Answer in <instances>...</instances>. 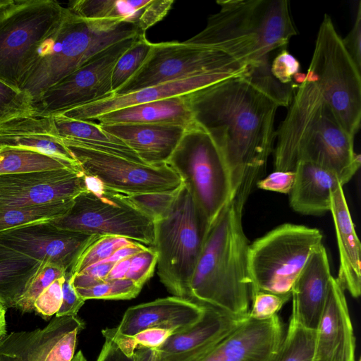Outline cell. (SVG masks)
Here are the masks:
<instances>
[{
	"mask_svg": "<svg viewBox=\"0 0 361 361\" xmlns=\"http://www.w3.org/2000/svg\"><path fill=\"white\" fill-rule=\"evenodd\" d=\"M157 262V254L153 247H146L130 257L126 279L142 287L147 281L152 276Z\"/></svg>",
	"mask_w": 361,
	"mask_h": 361,
	"instance_id": "44",
	"label": "cell"
},
{
	"mask_svg": "<svg viewBox=\"0 0 361 361\" xmlns=\"http://www.w3.org/2000/svg\"><path fill=\"white\" fill-rule=\"evenodd\" d=\"M177 192L145 193L127 197L154 222L166 213Z\"/></svg>",
	"mask_w": 361,
	"mask_h": 361,
	"instance_id": "43",
	"label": "cell"
},
{
	"mask_svg": "<svg viewBox=\"0 0 361 361\" xmlns=\"http://www.w3.org/2000/svg\"><path fill=\"white\" fill-rule=\"evenodd\" d=\"M71 361H87V360L84 356L82 352L80 350L76 354H75Z\"/></svg>",
	"mask_w": 361,
	"mask_h": 361,
	"instance_id": "55",
	"label": "cell"
},
{
	"mask_svg": "<svg viewBox=\"0 0 361 361\" xmlns=\"http://www.w3.org/2000/svg\"><path fill=\"white\" fill-rule=\"evenodd\" d=\"M131 257L132 256L128 257L117 261L109 273L105 281L126 279Z\"/></svg>",
	"mask_w": 361,
	"mask_h": 361,
	"instance_id": "52",
	"label": "cell"
},
{
	"mask_svg": "<svg viewBox=\"0 0 361 361\" xmlns=\"http://www.w3.org/2000/svg\"><path fill=\"white\" fill-rule=\"evenodd\" d=\"M291 294H278L259 290L250 297L248 316L257 319H268L275 314L290 300Z\"/></svg>",
	"mask_w": 361,
	"mask_h": 361,
	"instance_id": "42",
	"label": "cell"
},
{
	"mask_svg": "<svg viewBox=\"0 0 361 361\" xmlns=\"http://www.w3.org/2000/svg\"><path fill=\"white\" fill-rule=\"evenodd\" d=\"M87 189L73 200L63 215L49 222L71 231L98 236H119L153 246L154 222L126 195L103 188L85 176Z\"/></svg>",
	"mask_w": 361,
	"mask_h": 361,
	"instance_id": "8",
	"label": "cell"
},
{
	"mask_svg": "<svg viewBox=\"0 0 361 361\" xmlns=\"http://www.w3.org/2000/svg\"><path fill=\"white\" fill-rule=\"evenodd\" d=\"M316 330L307 329L290 315L288 327L274 361H313Z\"/></svg>",
	"mask_w": 361,
	"mask_h": 361,
	"instance_id": "34",
	"label": "cell"
},
{
	"mask_svg": "<svg viewBox=\"0 0 361 361\" xmlns=\"http://www.w3.org/2000/svg\"><path fill=\"white\" fill-rule=\"evenodd\" d=\"M235 78L223 73H209L192 75L145 87L132 92L113 95L60 113L66 117L92 121L104 114L140 104L169 97L185 95L214 83Z\"/></svg>",
	"mask_w": 361,
	"mask_h": 361,
	"instance_id": "20",
	"label": "cell"
},
{
	"mask_svg": "<svg viewBox=\"0 0 361 361\" xmlns=\"http://www.w3.org/2000/svg\"><path fill=\"white\" fill-rule=\"evenodd\" d=\"M142 287L127 279H114L103 281L94 286L75 289L84 300H129L135 298Z\"/></svg>",
	"mask_w": 361,
	"mask_h": 361,
	"instance_id": "40",
	"label": "cell"
},
{
	"mask_svg": "<svg viewBox=\"0 0 361 361\" xmlns=\"http://www.w3.org/2000/svg\"><path fill=\"white\" fill-rule=\"evenodd\" d=\"M133 361H159L150 348H141L135 350L132 356Z\"/></svg>",
	"mask_w": 361,
	"mask_h": 361,
	"instance_id": "53",
	"label": "cell"
},
{
	"mask_svg": "<svg viewBox=\"0 0 361 361\" xmlns=\"http://www.w3.org/2000/svg\"><path fill=\"white\" fill-rule=\"evenodd\" d=\"M105 341L96 361H133L132 357L125 355L110 338Z\"/></svg>",
	"mask_w": 361,
	"mask_h": 361,
	"instance_id": "51",
	"label": "cell"
},
{
	"mask_svg": "<svg viewBox=\"0 0 361 361\" xmlns=\"http://www.w3.org/2000/svg\"><path fill=\"white\" fill-rule=\"evenodd\" d=\"M133 240L119 236H101L90 244L82 253L71 270L72 274L106 260L117 250L133 243Z\"/></svg>",
	"mask_w": 361,
	"mask_h": 361,
	"instance_id": "38",
	"label": "cell"
},
{
	"mask_svg": "<svg viewBox=\"0 0 361 361\" xmlns=\"http://www.w3.org/2000/svg\"><path fill=\"white\" fill-rule=\"evenodd\" d=\"M185 96L195 122L210 135L226 164L232 200L244 205L273 151L279 106L243 78Z\"/></svg>",
	"mask_w": 361,
	"mask_h": 361,
	"instance_id": "1",
	"label": "cell"
},
{
	"mask_svg": "<svg viewBox=\"0 0 361 361\" xmlns=\"http://www.w3.org/2000/svg\"><path fill=\"white\" fill-rule=\"evenodd\" d=\"M270 65V58H268L255 66H247L243 78L271 98L279 106H288L293 100L294 90L299 85L294 82L290 84L280 82L271 74Z\"/></svg>",
	"mask_w": 361,
	"mask_h": 361,
	"instance_id": "35",
	"label": "cell"
},
{
	"mask_svg": "<svg viewBox=\"0 0 361 361\" xmlns=\"http://www.w3.org/2000/svg\"><path fill=\"white\" fill-rule=\"evenodd\" d=\"M57 136L90 148L144 164L121 140L91 121L74 119L61 114L51 116Z\"/></svg>",
	"mask_w": 361,
	"mask_h": 361,
	"instance_id": "29",
	"label": "cell"
},
{
	"mask_svg": "<svg viewBox=\"0 0 361 361\" xmlns=\"http://www.w3.org/2000/svg\"><path fill=\"white\" fill-rule=\"evenodd\" d=\"M176 333L174 330L160 328L146 329L130 336L118 334L114 328H106L102 331L104 338L111 339L125 355L130 357L136 349H156L160 347L169 336Z\"/></svg>",
	"mask_w": 361,
	"mask_h": 361,
	"instance_id": "37",
	"label": "cell"
},
{
	"mask_svg": "<svg viewBox=\"0 0 361 361\" xmlns=\"http://www.w3.org/2000/svg\"><path fill=\"white\" fill-rule=\"evenodd\" d=\"M202 361H223V360H221V359L215 357L211 353L207 357H205Z\"/></svg>",
	"mask_w": 361,
	"mask_h": 361,
	"instance_id": "56",
	"label": "cell"
},
{
	"mask_svg": "<svg viewBox=\"0 0 361 361\" xmlns=\"http://www.w3.org/2000/svg\"><path fill=\"white\" fill-rule=\"evenodd\" d=\"M330 212L340 258L336 280L344 290L357 298L361 293V244L341 185L332 193Z\"/></svg>",
	"mask_w": 361,
	"mask_h": 361,
	"instance_id": "23",
	"label": "cell"
},
{
	"mask_svg": "<svg viewBox=\"0 0 361 361\" xmlns=\"http://www.w3.org/2000/svg\"><path fill=\"white\" fill-rule=\"evenodd\" d=\"M150 0H76L67 7L85 19L120 20L135 23Z\"/></svg>",
	"mask_w": 361,
	"mask_h": 361,
	"instance_id": "32",
	"label": "cell"
},
{
	"mask_svg": "<svg viewBox=\"0 0 361 361\" xmlns=\"http://www.w3.org/2000/svg\"><path fill=\"white\" fill-rule=\"evenodd\" d=\"M61 169L82 171L77 162L37 151L16 147L0 148V176Z\"/></svg>",
	"mask_w": 361,
	"mask_h": 361,
	"instance_id": "31",
	"label": "cell"
},
{
	"mask_svg": "<svg viewBox=\"0 0 361 361\" xmlns=\"http://www.w3.org/2000/svg\"><path fill=\"white\" fill-rule=\"evenodd\" d=\"M247 317H233L208 307L205 314L197 323L171 335L162 345L152 350L156 358L161 359L217 344Z\"/></svg>",
	"mask_w": 361,
	"mask_h": 361,
	"instance_id": "25",
	"label": "cell"
},
{
	"mask_svg": "<svg viewBox=\"0 0 361 361\" xmlns=\"http://www.w3.org/2000/svg\"><path fill=\"white\" fill-rule=\"evenodd\" d=\"M152 42L145 33L140 34L117 60L112 71L111 87L114 92L140 68L150 50Z\"/></svg>",
	"mask_w": 361,
	"mask_h": 361,
	"instance_id": "36",
	"label": "cell"
},
{
	"mask_svg": "<svg viewBox=\"0 0 361 361\" xmlns=\"http://www.w3.org/2000/svg\"><path fill=\"white\" fill-rule=\"evenodd\" d=\"M135 23L85 19L66 8L57 25L37 44L19 90L31 100L112 44L142 34Z\"/></svg>",
	"mask_w": 361,
	"mask_h": 361,
	"instance_id": "5",
	"label": "cell"
},
{
	"mask_svg": "<svg viewBox=\"0 0 361 361\" xmlns=\"http://www.w3.org/2000/svg\"><path fill=\"white\" fill-rule=\"evenodd\" d=\"M322 244L318 229L293 224L280 225L250 244V297L259 290L291 294L295 279Z\"/></svg>",
	"mask_w": 361,
	"mask_h": 361,
	"instance_id": "9",
	"label": "cell"
},
{
	"mask_svg": "<svg viewBox=\"0 0 361 361\" xmlns=\"http://www.w3.org/2000/svg\"><path fill=\"white\" fill-rule=\"evenodd\" d=\"M105 131L121 140L147 165L167 164L183 136V126L147 123L102 124Z\"/></svg>",
	"mask_w": 361,
	"mask_h": 361,
	"instance_id": "22",
	"label": "cell"
},
{
	"mask_svg": "<svg viewBox=\"0 0 361 361\" xmlns=\"http://www.w3.org/2000/svg\"><path fill=\"white\" fill-rule=\"evenodd\" d=\"M32 113L30 99L24 92L0 80V124Z\"/></svg>",
	"mask_w": 361,
	"mask_h": 361,
	"instance_id": "41",
	"label": "cell"
},
{
	"mask_svg": "<svg viewBox=\"0 0 361 361\" xmlns=\"http://www.w3.org/2000/svg\"><path fill=\"white\" fill-rule=\"evenodd\" d=\"M87 189L82 171L61 169L0 176V207L73 200Z\"/></svg>",
	"mask_w": 361,
	"mask_h": 361,
	"instance_id": "16",
	"label": "cell"
},
{
	"mask_svg": "<svg viewBox=\"0 0 361 361\" xmlns=\"http://www.w3.org/2000/svg\"><path fill=\"white\" fill-rule=\"evenodd\" d=\"M73 200L32 206L0 207V232L54 219L68 211Z\"/></svg>",
	"mask_w": 361,
	"mask_h": 361,
	"instance_id": "33",
	"label": "cell"
},
{
	"mask_svg": "<svg viewBox=\"0 0 361 361\" xmlns=\"http://www.w3.org/2000/svg\"><path fill=\"white\" fill-rule=\"evenodd\" d=\"M41 263L0 245V301L14 307Z\"/></svg>",
	"mask_w": 361,
	"mask_h": 361,
	"instance_id": "30",
	"label": "cell"
},
{
	"mask_svg": "<svg viewBox=\"0 0 361 361\" xmlns=\"http://www.w3.org/2000/svg\"><path fill=\"white\" fill-rule=\"evenodd\" d=\"M99 237L61 229L49 221L1 231L0 245L71 272L82 253Z\"/></svg>",
	"mask_w": 361,
	"mask_h": 361,
	"instance_id": "15",
	"label": "cell"
},
{
	"mask_svg": "<svg viewBox=\"0 0 361 361\" xmlns=\"http://www.w3.org/2000/svg\"><path fill=\"white\" fill-rule=\"evenodd\" d=\"M343 44L357 67L361 68V2L359 1L354 24Z\"/></svg>",
	"mask_w": 361,
	"mask_h": 361,
	"instance_id": "50",
	"label": "cell"
},
{
	"mask_svg": "<svg viewBox=\"0 0 361 361\" xmlns=\"http://www.w3.org/2000/svg\"><path fill=\"white\" fill-rule=\"evenodd\" d=\"M247 71L246 65L215 49L185 42L152 43L142 66L114 95L209 73L243 78Z\"/></svg>",
	"mask_w": 361,
	"mask_h": 361,
	"instance_id": "12",
	"label": "cell"
},
{
	"mask_svg": "<svg viewBox=\"0 0 361 361\" xmlns=\"http://www.w3.org/2000/svg\"><path fill=\"white\" fill-rule=\"evenodd\" d=\"M136 37L118 42L107 47L49 88L32 103V114L51 116L113 96V68Z\"/></svg>",
	"mask_w": 361,
	"mask_h": 361,
	"instance_id": "14",
	"label": "cell"
},
{
	"mask_svg": "<svg viewBox=\"0 0 361 361\" xmlns=\"http://www.w3.org/2000/svg\"><path fill=\"white\" fill-rule=\"evenodd\" d=\"M294 171L295 182L289 193L292 209L306 215H321L330 212L332 193L341 185L338 178L307 161H298Z\"/></svg>",
	"mask_w": 361,
	"mask_h": 361,
	"instance_id": "26",
	"label": "cell"
},
{
	"mask_svg": "<svg viewBox=\"0 0 361 361\" xmlns=\"http://www.w3.org/2000/svg\"><path fill=\"white\" fill-rule=\"evenodd\" d=\"M284 335L277 314L265 319L248 316L217 345L212 354L223 361H274Z\"/></svg>",
	"mask_w": 361,
	"mask_h": 361,
	"instance_id": "18",
	"label": "cell"
},
{
	"mask_svg": "<svg viewBox=\"0 0 361 361\" xmlns=\"http://www.w3.org/2000/svg\"><path fill=\"white\" fill-rule=\"evenodd\" d=\"M7 309L8 307L0 301V340L7 334L6 321Z\"/></svg>",
	"mask_w": 361,
	"mask_h": 361,
	"instance_id": "54",
	"label": "cell"
},
{
	"mask_svg": "<svg viewBox=\"0 0 361 361\" xmlns=\"http://www.w3.org/2000/svg\"><path fill=\"white\" fill-rule=\"evenodd\" d=\"M210 225L183 185L166 213L154 221L158 275L173 295L189 299L190 282Z\"/></svg>",
	"mask_w": 361,
	"mask_h": 361,
	"instance_id": "6",
	"label": "cell"
},
{
	"mask_svg": "<svg viewBox=\"0 0 361 361\" xmlns=\"http://www.w3.org/2000/svg\"><path fill=\"white\" fill-rule=\"evenodd\" d=\"M66 9L54 0H13L0 9V80L19 90L34 50Z\"/></svg>",
	"mask_w": 361,
	"mask_h": 361,
	"instance_id": "11",
	"label": "cell"
},
{
	"mask_svg": "<svg viewBox=\"0 0 361 361\" xmlns=\"http://www.w3.org/2000/svg\"><path fill=\"white\" fill-rule=\"evenodd\" d=\"M167 164L211 224L232 200V186L226 164L210 135L196 123L185 128Z\"/></svg>",
	"mask_w": 361,
	"mask_h": 361,
	"instance_id": "10",
	"label": "cell"
},
{
	"mask_svg": "<svg viewBox=\"0 0 361 361\" xmlns=\"http://www.w3.org/2000/svg\"><path fill=\"white\" fill-rule=\"evenodd\" d=\"M66 272L63 269L54 264L41 263L24 292L16 301L14 307L22 312H32L34 302L37 298L53 281L63 276Z\"/></svg>",
	"mask_w": 361,
	"mask_h": 361,
	"instance_id": "39",
	"label": "cell"
},
{
	"mask_svg": "<svg viewBox=\"0 0 361 361\" xmlns=\"http://www.w3.org/2000/svg\"><path fill=\"white\" fill-rule=\"evenodd\" d=\"M207 308L178 296L159 298L128 307L114 329L118 334L128 336L150 328L171 329L178 333L201 320Z\"/></svg>",
	"mask_w": 361,
	"mask_h": 361,
	"instance_id": "19",
	"label": "cell"
},
{
	"mask_svg": "<svg viewBox=\"0 0 361 361\" xmlns=\"http://www.w3.org/2000/svg\"><path fill=\"white\" fill-rule=\"evenodd\" d=\"M332 277L322 244L310 255L291 288L293 316L303 326L316 330Z\"/></svg>",
	"mask_w": 361,
	"mask_h": 361,
	"instance_id": "21",
	"label": "cell"
},
{
	"mask_svg": "<svg viewBox=\"0 0 361 361\" xmlns=\"http://www.w3.org/2000/svg\"><path fill=\"white\" fill-rule=\"evenodd\" d=\"M355 342L345 290L332 276L316 329L313 361H356Z\"/></svg>",
	"mask_w": 361,
	"mask_h": 361,
	"instance_id": "17",
	"label": "cell"
},
{
	"mask_svg": "<svg viewBox=\"0 0 361 361\" xmlns=\"http://www.w3.org/2000/svg\"><path fill=\"white\" fill-rule=\"evenodd\" d=\"M78 317H54L42 329L6 334L0 340V361H46L56 340Z\"/></svg>",
	"mask_w": 361,
	"mask_h": 361,
	"instance_id": "27",
	"label": "cell"
},
{
	"mask_svg": "<svg viewBox=\"0 0 361 361\" xmlns=\"http://www.w3.org/2000/svg\"><path fill=\"white\" fill-rule=\"evenodd\" d=\"M298 60L283 48L271 62L270 70L273 76L283 84L293 82V77L300 72Z\"/></svg>",
	"mask_w": 361,
	"mask_h": 361,
	"instance_id": "46",
	"label": "cell"
},
{
	"mask_svg": "<svg viewBox=\"0 0 361 361\" xmlns=\"http://www.w3.org/2000/svg\"><path fill=\"white\" fill-rule=\"evenodd\" d=\"M99 123H147L187 128L195 121L185 95L119 109L98 116Z\"/></svg>",
	"mask_w": 361,
	"mask_h": 361,
	"instance_id": "28",
	"label": "cell"
},
{
	"mask_svg": "<svg viewBox=\"0 0 361 361\" xmlns=\"http://www.w3.org/2000/svg\"><path fill=\"white\" fill-rule=\"evenodd\" d=\"M72 273L66 272L63 283L62 303L55 317L75 316L85 301L77 293L72 283Z\"/></svg>",
	"mask_w": 361,
	"mask_h": 361,
	"instance_id": "47",
	"label": "cell"
},
{
	"mask_svg": "<svg viewBox=\"0 0 361 361\" xmlns=\"http://www.w3.org/2000/svg\"><path fill=\"white\" fill-rule=\"evenodd\" d=\"M1 147L34 150L77 162L57 136L51 116L30 114L16 117L1 123Z\"/></svg>",
	"mask_w": 361,
	"mask_h": 361,
	"instance_id": "24",
	"label": "cell"
},
{
	"mask_svg": "<svg viewBox=\"0 0 361 361\" xmlns=\"http://www.w3.org/2000/svg\"><path fill=\"white\" fill-rule=\"evenodd\" d=\"M219 11L185 42L221 51L247 66L270 58L297 34L286 0H219Z\"/></svg>",
	"mask_w": 361,
	"mask_h": 361,
	"instance_id": "4",
	"label": "cell"
},
{
	"mask_svg": "<svg viewBox=\"0 0 361 361\" xmlns=\"http://www.w3.org/2000/svg\"><path fill=\"white\" fill-rule=\"evenodd\" d=\"M64 275L46 288L34 302V311L44 319L56 314L61 305Z\"/></svg>",
	"mask_w": 361,
	"mask_h": 361,
	"instance_id": "45",
	"label": "cell"
},
{
	"mask_svg": "<svg viewBox=\"0 0 361 361\" xmlns=\"http://www.w3.org/2000/svg\"><path fill=\"white\" fill-rule=\"evenodd\" d=\"M13 0H0V9L10 4Z\"/></svg>",
	"mask_w": 361,
	"mask_h": 361,
	"instance_id": "57",
	"label": "cell"
},
{
	"mask_svg": "<svg viewBox=\"0 0 361 361\" xmlns=\"http://www.w3.org/2000/svg\"><path fill=\"white\" fill-rule=\"evenodd\" d=\"M305 78L317 87L343 128L355 137L361 120V77L331 18L319 26Z\"/></svg>",
	"mask_w": 361,
	"mask_h": 361,
	"instance_id": "7",
	"label": "cell"
},
{
	"mask_svg": "<svg viewBox=\"0 0 361 361\" xmlns=\"http://www.w3.org/2000/svg\"><path fill=\"white\" fill-rule=\"evenodd\" d=\"M243 204L231 200L211 224L189 285V299L245 318L250 307Z\"/></svg>",
	"mask_w": 361,
	"mask_h": 361,
	"instance_id": "3",
	"label": "cell"
},
{
	"mask_svg": "<svg viewBox=\"0 0 361 361\" xmlns=\"http://www.w3.org/2000/svg\"><path fill=\"white\" fill-rule=\"evenodd\" d=\"M173 2V0H150L138 19L139 30L145 33L147 29L162 20L171 8Z\"/></svg>",
	"mask_w": 361,
	"mask_h": 361,
	"instance_id": "48",
	"label": "cell"
},
{
	"mask_svg": "<svg viewBox=\"0 0 361 361\" xmlns=\"http://www.w3.org/2000/svg\"><path fill=\"white\" fill-rule=\"evenodd\" d=\"M295 178L294 171H274L265 178L257 180V188L269 191L289 194Z\"/></svg>",
	"mask_w": 361,
	"mask_h": 361,
	"instance_id": "49",
	"label": "cell"
},
{
	"mask_svg": "<svg viewBox=\"0 0 361 361\" xmlns=\"http://www.w3.org/2000/svg\"><path fill=\"white\" fill-rule=\"evenodd\" d=\"M276 139L275 171H294L298 161H307L334 173L343 186L361 164L360 155L354 149V137L343 128L305 75L276 130Z\"/></svg>",
	"mask_w": 361,
	"mask_h": 361,
	"instance_id": "2",
	"label": "cell"
},
{
	"mask_svg": "<svg viewBox=\"0 0 361 361\" xmlns=\"http://www.w3.org/2000/svg\"><path fill=\"white\" fill-rule=\"evenodd\" d=\"M79 164L82 173L108 190L126 196L173 192L183 183L167 164L152 166L61 140Z\"/></svg>",
	"mask_w": 361,
	"mask_h": 361,
	"instance_id": "13",
	"label": "cell"
}]
</instances>
